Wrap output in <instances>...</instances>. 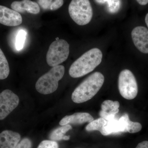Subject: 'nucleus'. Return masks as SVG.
Returning a JSON list of instances; mask_svg holds the SVG:
<instances>
[{"label":"nucleus","instance_id":"nucleus-19","mask_svg":"<svg viewBox=\"0 0 148 148\" xmlns=\"http://www.w3.org/2000/svg\"><path fill=\"white\" fill-rule=\"evenodd\" d=\"M142 128V125L140 123L134 122L127 119L126 123V131L130 133H135L139 132Z\"/></svg>","mask_w":148,"mask_h":148},{"label":"nucleus","instance_id":"nucleus-20","mask_svg":"<svg viewBox=\"0 0 148 148\" xmlns=\"http://www.w3.org/2000/svg\"><path fill=\"white\" fill-rule=\"evenodd\" d=\"M108 11L111 13L117 12L121 6V0H107Z\"/></svg>","mask_w":148,"mask_h":148},{"label":"nucleus","instance_id":"nucleus-16","mask_svg":"<svg viewBox=\"0 0 148 148\" xmlns=\"http://www.w3.org/2000/svg\"><path fill=\"white\" fill-rule=\"evenodd\" d=\"M10 73L8 61L3 52L0 48V80L5 79Z\"/></svg>","mask_w":148,"mask_h":148},{"label":"nucleus","instance_id":"nucleus-12","mask_svg":"<svg viewBox=\"0 0 148 148\" xmlns=\"http://www.w3.org/2000/svg\"><path fill=\"white\" fill-rule=\"evenodd\" d=\"M13 10L18 12H24L37 14L40 12L39 5L37 3L31 0H22L13 2L11 5Z\"/></svg>","mask_w":148,"mask_h":148},{"label":"nucleus","instance_id":"nucleus-24","mask_svg":"<svg viewBox=\"0 0 148 148\" xmlns=\"http://www.w3.org/2000/svg\"><path fill=\"white\" fill-rule=\"evenodd\" d=\"M140 5H145L148 3V0H136Z\"/></svg>","mask_w":148,"mask_h":148},{"label":"nucleus","instance_id":"nucleus-21","mask_svg":"<svg viewBox=\"0 0 148 148\" xmlns=\"http://www.w3.org/2000/svg\"><path fill=\"white\" fill-rule=\"evenodd\" d=\"M37 148H58V143L52 140H44Z\"/></svg>","mask_w":148,"mask_h":148},{"label":"nucleus","instance_id":"nucleus-26","mask_svg":"<svg viewBox=\"0 0 148 148\" xmlns=\"http://www.w3.org/2000/svg\"><path fill=\"white\" fill-rule=\"evenodd\" d=\"M145 21L146 24H147V26L148 28V13L147 14L145 18Z\"/></svg>","mask_w":148,"mask_h":148},{"label":"nucleus","instance_id":"nucleus-2","mask_svg":"<svg viewBox=\"0 0 148 148\" xmlns=\"http://www.w3.org/2000/svg\"><path fill=\"white\" fill-rule=\"evenodd\" d=\"M104 81V75L100 72L91 74L74 90L72 101L76 103H82L90 100L100 90Z\"/></svg>","mask_w":148,"mask_h":148},{"label":"nucleus","instance_id":"nucleus-25","mask_svg":"<svg viewBox=\"0 0 148 148\" xmlns=\"http://www.w3.org/2000/svg\"><path fill=\"white\" fill-rule=\"evenodd\" d=\"M95 1L97 3L99 4H103L106 3L107 0H95Z\"/></svg>","mask_w":148,"mask_h":148},{"label":"nucleus","instance_id":"nucleus-13","mask_svg":"<svg viewBox=\"0 0 148 148\" xmlns=\"http://www.w3.org/2000/svg\"><path fill=\"white\" fill-rule=\"evenodd\" d=\"M94 120L93 117L88 113L78 112L66 116L61 120L59 122L60 125H64L71 124H82L86 123L91 122Z\"/></svg>","mask_w":148,"mask_h":148},{"label":"nucleus","instance_id":"nucleus-17","mask_svg":"<svg viewBox=\"0 0 148 148\" xmlns=\"http://www.w3.org/2000/svg\"><path fill=\"white\" fill-rule=\"evenodd\" d=\"M107 121L106 120L102 117L99 118L89 123V124L86 127V130L87 131L97 130L101 132L102 135H103V129Z\"/></svg>","mask_w":148,"mask_h":148},{"label":"nucleus","instance_id":"nucleus-14","mask_svg":"<svg viewBox=\"0 0 148 148\" xmlns=\"http://www.w3.org/2000/svg\"><path fill=\"white\" fill-rule=\"evenodd\" d=\"M72 129L70 124L62 125L54 130L49 135V138L52 141H60L61 140H68L70 139V136L65 135L66 132Z\"/></svg>","mask_w":148,"mask_h":148},{"label":"nucleus","instance_id":"nucleus-6","mask_svg":"<svg viewBox=\"0 0 148 148\" xmlns=\"http://www.w3.org/2000/svg\"><path fill=\"white\" fill-rule=\"evenodd\" d=\"M118 88L121 96L127 100L134 99L138 93V85L135 76L127 69L123 70L119 75Z\"/></svg>","mask_w":148,"mask_h":148},{"label":"nucleus","instance_id":"nucleus-1","mask_svg":"<svg viewBox=\"0 0 148 148\" xmlns=\"http://www.w3.org/2000/svg\"><path fill=\"white\" fill-rule=\"evenodd\" d=\"M103 53L97 48L84 53L72 64L69 73L73 78L80 77L92 71L102 61Z\"/></svg>","mask_w":148,"mask_h":148},{"label":"nucleus","instance_id":"nucleus-5","mask_svg":"<svg viewBox=\"0 0 148 148\" xmlns=\"http://www.w3.org/2000/svg\"><path fill=\"white\" fill-rule=\"evenodd\" d=\"M69 44L64 39L56 40L51 43L46 56L48 65L53 67L66 61L69 57Z\"/></svg>","mask_w":148,"mask_h":148},{"label":"nucleus","instance_id":"nucleus-3","mask_svg":"<svg viewBox=\"0 0 148 148\" xmlns=\"http://www.w3.org/2000/svg\"><path fill=\"white\" fill-rule=\"evenodd\" d=\"M64 73L65 67L62 65L52 67L37 81L36 84L37 91L44 95L53 93L58 88V82L62 79Z\"/></svg>","mask_w":148,"mask_h":148},{"label":"nucleus","instance_id":"nucleus-4","mask_svg":"<svg viewBox=\"0 0 148 148\" xmlns=\"http://www.w3.org/2000/svg\"><path fill=\"white\" fill-rule=\"evenodd\" d=\"M69 11L72 19L79 26L90 23L93 15L89 0H72L69 5Z\"/></svg>","mask_w":148,"mask_h":148},{"label":"nucleus","instance_id":"nucleus-23","mask_svg":"<svg viewBox=\"0 0 148 148\" xmlns=\"http://www.w3.org/2000/svg\"><path fill=\"white\" fill-rule=\"evenodd\" d=\"M135 148H148V141H145L138 144Z\"/></svg>","mask_w":148,"mask_h":148},{"label":"nucleus","instance_id":"nucleus-8","mask_svg":"<svg viewBox=\"0 0 148 148\" xmlns=\"http://www.w3.org/2000/svg\"><path fill=\"white\" fill-rule=\"evenodd\" d=\"M132 41L135 47L144 53H148V29L143 26L134 28L131 32Z\"/></svg>","mask_w":148,"mask_h":148},{"label":"nucleus","instance_id":"nucleus-22","mask_svg":"<svg viewBox=\"0 0 148 148\" xmlns=\"http://www.w3.org/2000/svg\"><path fill=\"white\" fill-rule=\"evenodd\" d=\"M32 147V141L30 139L25 138L18 143L15 148H31Z\"/></svg>","mask_w":148,"mask_h":148},{"label":"nucleus","instance_id":"nucleus-18","mask_svg":"<svg viewBox=\"0 0 148 148\" xmlns=\"http://www.w3.org/2000/svg\"><path fill=\"white\" fill-rule=\"evenodd\" d=\"M27 33L24 29H20L16 34L15 38V47L17 51L22 50L24 47Z\"/></svg>","mask_w":148,"mask_h":148},{"label":"nucleus","instance_id":"nucleus-10","mask_svg":"<svg viewBox=\"0 0 148 148\" xmlns=\"http://www.w3.org/2000/svg\"><path fill=\"white\" fill-rule=\"evenodd\" d=\"M120 103L118 101L106 100L101 105V110L99 113L101 117L107 121L113 119L119 112Z\"/></svg>","mask_w":148,"mask_h":148},{"label":"nucleus","instance_id":"nucleus-11","mask_svg":"<svg viewBox=\"0 0 148 148\" xmlns=\"http://www.w3.org/2000/svg\"><path fill=\"white\" fill-rule=\"evenodd\" d=\"M21 139L19 133L4 130L0 133V148H15Z\"/></svg>","mask_w":148,"mask_h":148},{"label":"nucleus","instance_id":"nucleus-9","mask_svg":"<svg viewBox=\"0 0 148 148\" xmlns=\"http://www.w3.org/2000/svg\"><path fill=\"white\" fill-rule=\"evenodd\" d=\"M22 23V16L18 12L0 5V24L8 27H15Z\"/></svg>","mask_w":148,"mask_h":148},{"label":"nucleus","instance_id":"nucleus-7","mask_svg":"<svg viewBox=\"0 0 148 148\" xmlns=\"http://www.w3.org/2000/svg\"><path fill=\"white\" fill-rule=\"evenodd\" d=\"M19 98L9 89H5L0 93V120H2L18 106Z\"/></svg>","mask_w":148,"mask_h":148},{"label":"nucleus","instance_id":"nucleus-15","mask_svg":"<svg viewBox=\"0 0 148 148\" xmlns=\"http://www.w3.org/2000/svg\"><path fill=\"white\" fill-rule=\"evenodd\" d=\"M39 4L46 10H55L64 4V0H38Z\"/></svg>","mask_w":148,"mask_h":148}]
</instances>
